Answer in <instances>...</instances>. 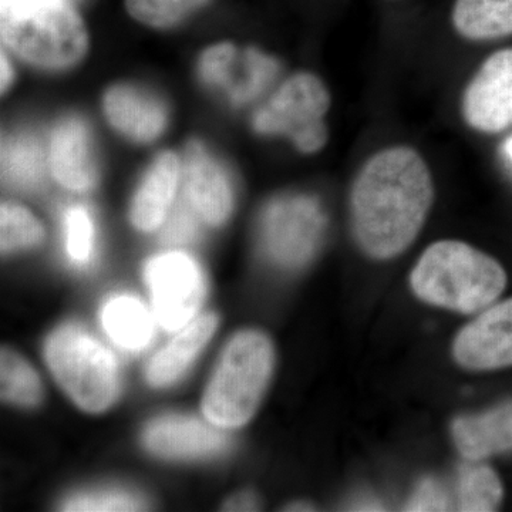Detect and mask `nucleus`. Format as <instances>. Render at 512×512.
Returning <instances> with one entry per match:
<instances>
[{
    "label": "nucleus",
    "instance_id": "20e7f679",
    "mask_svg": "<svg viewBox=\"0 0 512 512\" xmlns=\"http://www.w3.org/2000/svg\"><path fill=\"white\" fill-rule=\"evenodd\" d=\"M271 340L258 330L238 333L215 370L202 412L217 427H241L254 416L274 370Z\"/></svg>",
    "mask_w": 512,
    "mask_h": 512
},
{
    "label": "nucleus",
    "instance_id": "bb28decb",
    "mask_svg": "<svg viewBox=\"0 0 512 512\" xmlns=\"http://www.w3.org/2000/svg\"><path fill=\"white\" fill-rule=\"evenodd\" d=\"M238 56L237 47L229 43H220L205 50L198 63L202 83L218 92H227Z\"/></svg>",
    "mask_w": 512,
    "mask_h": 512
},
{
    "label": "nucleus",
    "instance_id": "f03ea898",
    "mask_svg": "<svg viewBox=\"0 0 512 512\" xmlns=\"http://www.w3.org/2000/svg\"><path fill=\"white\" fill-rule=\"evenodd\" d=\"M412 288L421 301L451 311H484L500 298L507 274L500 262L461 241H439L420 256Z\"/></svg>",
    "mask_w": 512,
    "mask_h": 512
},
{
    "label": "nucleus",
    "instance_id": "72a5a7b5",
    "mask_svg": "<svg viewBox=\"0 0 512 512\" xmlns=\"http://www.w3.org/2000/svg\"><path fill=\"white\" fill-rule=\"evenodd\" d=\"M505 153H507V156L512 160V137L507 141V144H505Z\"/></svg>",
    "mask_w": 512,
    "mask_h": 512
},
{
    "label": "nucleus",
    "instance_id": "f8f14e48",
    "mask_svg": "<svg viewBox=\"0 0 512 512\" xmlns=\"http://www.w3.org/2000/svg\"><path fill=\"white\" fill-rule=\"evenodd\" d=\"M49 168L57 183L67 190L86 192L97 181L90 128L79 117H69L53 128L49 141Z\"/></svg>",
    "mask_w": 512,
    "mask_h": 512
},
{
    "label": "nucleus",
    "instance_id": "7c9ffc66",
    "mask_svg": "<svg viewBox=\"0 0 512 512\" xmlns=\"http://www.w3.org/2000/svg\"><path fill=\"white\" fill-rule=\"evenodd\" d=\"M227 511H255L258 510V501L255 495L252 494H239L232 497L231 500L225 504Z\"/></svg>",
    "mask_w": 512,
    "mask_h": 512
},
{
    "label": "nucleus",
    "instance_id": "ddd939ff",
    "mask_svg": "<svg viewBox=\"0 0 512 512\" xmlns=\"http://www.w3.org/2000/svg\"><path fill=\"white\" fill-rule=\"evenodd\" d=\"M194 417L167 416L154 420L144 431V446L160 457L200 458L227 450L228 437Z\"/></svg>",
    "mask_w": 512,
    "mask_h": 512
},
{
    "label": "nucleus",
    "instance_id": "0eeeda50",
    "mask_svg": "<svg viewBox=\"0 0 512 512\" xmlns=\"http://www.w3.org/2000/svg\"><path fill=\"white\" fill-rule=\"evenodd\" d=\"M325 229V218L313 198H279L262 217L261 241L265 254L284 268H298L315 254Z\"/></svg>",
    "mask_w": 512,
    "mask_h": 512
},
{
    "label": "nucleus",
    "instance_id": "dca6fc26",
    "mask_svg": "<svg viewBox=\"0 0 512 512\" xmlns=\"http://www.w3.org/2000/svg\"><path fill=\"white\" fill-rule=\"evenodd\" d=\"M454 443L467 460L480 461L512 451V403L453 424Z\"/></svg>",
    "mask_w": 512,
    "mask_h": 512
},
{
    "label": "nucleus",
    "instance_id": "2f4dec72",
    "mask_svg": "<svg viewBox=\"0 0 512 512\" xmlns=\"http://www.w3.org/2000/svg\"><path fill=\"white\" fill-rule=\"evenodd\" d=\"M13 79L12 64H10L8 57L2 55V87L6 89Z\"/></svg>",
    "mask_w": 512,
    "mask_h": 512
},
{
    "label": "nucleus",
    "instance_id": "412c9836",
    "mask_svg": "<svg viewBox=\"0 0 512 512\" xmlns=\"http://www.w3.org/2000/svg\"><path fill=\"white\" fill-rule=\"evenodd\" d=\"M503 484L493 468L471 461L458 470L456 510L491 512L503 501Z\"/></svg>",
    "mask_w": 512,
    "mask_h": 512
},
{
    "label": "nucleus",
    "instance_id": "7ed1b4c3",
    "mask_svg": "<svg viewBox=\"0 0 512 512\" xmlns=\"http://www.w3.org/2000/svg\"><path fill=\"white\" fill-rule=\"evenodd\" d=\"M0 26L5 45L42 69H67L86 52V29L70 0H0Z\"/></svg>",
    "mask_w": 512,
    "mask_h": 512
},
{
    "label": "nucleus",
    "instance_id": "6e6552de",
    "mask_svg": "<svg viewBox=\"0 0 512 512\" xmlns=\"http://www.w3.org/2000/svg\"><path fill=\"white\" fill-rule=\"evenodd\" d=\"M156 318L165 329H184L200 311L205 295L200 266L184 252L154 256L144 271Z\"/></svg>",
    "mask_w": 512,
    "mask_h": 512
},
{
    "label": "nucleus",
    "instance_id": "2eb2a0df",
    "mask_svg": "<svg viewBox=\"0 0 512 512\" xmlns=\"http://www.w3.org/2000/svg\"><path fill=\"white\" fill-rule=\"evenodd\" d=\"M183 174V164L173 153L161 154L153 161L131 204L134 227L151 232L163 225Z\"/></svg>",
    "mask_w": 512,
    "mask_h": 512
},
{
    "label": "nucleus",
    "instance_id": "a211bd4d",
    "mask_svg": "<svg viewBox=\"0 0 512 512\" xmlns=\"http://www.w3.org/2000/svg\"><path fill=\"white\" fill-rule=\"evenodd\" d=\"M454 29L473 42L512 35V0H456L451 13Z\"/></svg>",
    "mask_w": 512,
    "mask_h": 512
},
{
    "label": "nucleus",
    "instance_id": "473e14b6",
    "mask_svg": "<svg viewBox=\"0 0 512 512\" xmlns=\"http://www.w3.org/2000/svg\"><path fill=\"white\" fill-rule=\"evenodd\" d=\"M313 508L311 505H305V504H298V505H291V508H289V511H312Z\"/></svg>",
    "mask_w": 512,
    "mask_h": 512
},
{
    "label": "nucleus",
    "instance_id": "423d86ee",
    "mask_svg": "<svg viewBox=\"0 0 512 512\" xmlns=\"http://www.w3.org/2000/svg\"><path fill=\"white\" fill-rule=\"evenodd\" d=\"M330 96L319 77L299 73L286 80L281 89L255 114V130L261 134L291 137L302 153H315L325 146L323 117L328 113Z\"/></svg>",
    "mask_w": 512,
    "mask_h": 512
},
{
    "label": "nucleus",
    "instance_id": "c85d7f7f",
    "mask_svg": "<svg viewBox=\"0 0 512 512\" xmlns=\"http://www.w3.org/2000/svg\"><path fill=\"white\" fill-rule=\"evenodd\" d=\"M198 215L187 200L181 201L177 210L163 229V239L167 244H187L198 234Z\"/></svg>",
    "mask_w": 512,
    "mask_h": 512
},
{
    "label": "nucleus",
    "instance_id": "6ab92c4d",
    "mask_svg": "<svg viewBox=\"0 0 512 512\" xmlns=\"http://www.w3.org/2000/svg\"><path fill=\"white\" fill-rule=\"evenodd\" d=\"M101 322L110 339L126 350H141L151 342L153 318L146 306L133 296H116L104 305Z\"/></svg>",
    "mask_w": 512,
    "mask_h": 512
},
{
    "label": "nucleus",
    "instance_id": "4468645a",
    "mask_svg": "<svg viewBox=\"0 0 512 512\" xmlns=\"http://www.w3.org/2000/svg\"><path fill=\"white\" fill-rule=\"evenodd\" d=\"M104 111L111 126L136 143L156 140L167 124L163 101L130 84H119L109 90L104 99Z\"/></svg>",
    "mask_w": 512,
    "mask_h": 512
},
{
    "label": "nucleus",
    "instance_id": "aec40b11",
    "mask_svg": "<svg viewBox=\"0 0 512 512\" xmlns=\"http://www.w3.org/2000/svg\"><path fill=\"white\" fill-rule=\"evenodd\" d=\"M5 183L18 190H35L45 177V153L42 144L29 133L6 138L2 150Z\"/></svg>",
    "mask_w": 512,
    "mask_h": 512
},
{
    "label": "nucleus",
    "instance_id": "b1692460",
    "mask_svg": "<svg viewBox=\"0 0 512 512\" xmlns=\"http://www.w3.org/2000/svg\"><path fill=\"white\" fill-rule=\"evenodd\" d=\"M62 228L67 258L77 266L89 264L96 247V225L89 208L82 204L64 208Z\"/></svg>",
    "mask_w": 512,
    "mask_h": 512
},
{
    "label": "nucleus",
    "instance_id": "9d476101",
    "mask_svg": "<svg viewBox=\"0 0 512 512\" xmlns=\"http://www.w3.org/2000/svg\"><path fill=\"white\" fill-rule=\"evenodd\" d=\"M458 365L471 370L512 366V298L488 306L458 333L453 348Z\"/></svg>",
    "mask_w": 512,
    "mask_h": 512
},
{
    "label": "nucleus",
    "instance_id": "f257e3e1",
    "mask_svg": "<svg viewBox=\"0 0 512 512\" xmlns=\"http://www.w3.org/2000/svg\"><path fill=\"white\" fill-rule=\"evenodd\" d=\"M434 200L429 165L409 146L383 148L360 168L350 192L353 235L366 255L390 259L420 234Z\"/></svg>",
    "mask_w": 512,
    "mask_h": 512
},
{
    "label": "nucleus",
    "instance_id": "4be33fe9",
    "mask_svg": "<svg viewBox=\"0 0 512 512\" xmlns=\"http://www.w3.org/2000/svg\"><path fill=\"white\" fill-rule=\"evenodd\" d=\"M0 386L5 402L33 407L42 400V383L35 369L18 353L6 348L0 357Z\"/></svg>",
    "mask_w": 512,
    "mask_h": 512
},
{
    "label": "nucleus",
    "instance_id": "a878e982",
    "mask_svg": "<svg viewBox=\"0 0 512 512\" xmlns=\"http://www.w3.org/2000/svg\"><path fill=\"white\" fill-rule=\"evenodd\" d=\"M208 2L210 0H126V6L138 22L153 28H170L204 8Z\"/></svg>",
    "mask_w": 512,
    "mask_h": 512
},
{
    "label": "nucleus",
    "instance_id": "5701e85b",
    "mask_svg": "<svg viewBox=\"0 0 512 512\" xmlns=\"http://www.w3.org/2000/svg\"><path fill=\"white\" fill-rule=\"evenodd\" d=\"M275 73L274 60L256 50H248L244 55H239L231 83L225 94L237 106L247 104L262 93V90L274 79Z\"/></svg>",
    "mask_w": 512,
    "mask_h": 512
},
{
    "label": "nucleus",
    "instance_id": "9b49d317",
    "mask_svg": "<svg viewBox=\"0 0 512 512\" xmlns=\"http://www.w3.org/2000/svg\"><path fill=\"white\" fill-rule=\"evenodd\" d=\"M185 200L207 224L227 221L234 192L227 171L201 144H191L184 165Z\"/></svg>",
    "mask_w": 512,
    "mask_h": 512
},
{
    "label": "nucleus",
    "instance_id": "c756f323",
    "mask_svg": "<svg viewBox=\"0 0 512 512\" xmlns=\"http://www.w3.org/2000/svg\"><path fill=\"white\" fill-rule=\"evenodd\" d=\"M404 510L450 511L454 510V507L451 505L450 495L444 490L443 485L434 480H424Z\"/></svg>",
    "mask_w": 512,
    "mask_h": 512
},
{
    "label": "nucleus",
    "instance_id": "cd10ccee",
    "mask_svg": "<svg viewBox=\"0 0 512 512\" xmlns=\"http://www.w3.org/2000/svg\"><path fill=\"white\" fill-rule=\"evenodd\" d=\"M144 504L140 498L124 491H100L76 495L64 501L63 511L103 512V511H138Z\"/></svg>",
    "mask_w": 512,
    "mask_h": 512
},
{
    "label": "nucleus",
    "instance_id": "39448f33",
    "mask_svg": "<svg viewBox=\"0 0 512 512\" xmlns=\"http://www.w3.org/2000/svg\"><path fill=\"white\" fill-rule=\"evenodd\" d=\"M47 366L64 392L89 413H101L116 402L119 370L113 355L74 325L62 326L45 345Z\"/></svg>",
    "mask_w": 512,
    "mask_h": 512
},
{
    "label": "nucleus",
    "instance_id": "1a4fd4ad",
    "mask_svg": "<svg viewBox=\"0 0 512 512\" xmlns=\"http://www.w3.org/2000/svg\"><path fill=\"white\" fill-rule=\"evenodd\" d=\"M461 111L478 133L498 134L512 126V47L481 64L464 90Z\"/></svg>",
    "mask_w": 512,
    "mask_h": 512
},
{
    "label": "nucleus",
    "instance_id": "f3484780",
    "mask_svg": "<svg viewBox=\"0 0 512 512\" xmlns=\"http://www.w3.org/2000/svg\"><path fill=\"white\" fill-rule=\"evenodd\" d=\"M218 318L212 313L192 320L164 349L151 359L147 380L151 386L164 387L177 382L200 355L217 330Z\"/></svg>",
    "mask_w": 512,
    "mask_h": 512
},
{
    "label": "nucleus",
    "instance_id": "393cba45",
    "mask_svg": "<svg viewBox=\"0 0 512 512\" xmlns=\"http://www.w3.org/2000/svg\"><path fill=\"white\" fill-rule=\"evenodd\" d=\"M0 242L5 254L36 247L43 239V228L32 212L18 204L6 202L0 211Z\"/></svg>",
    "mask_w": 512,
    "mask_h": 512
}]
</instances>
